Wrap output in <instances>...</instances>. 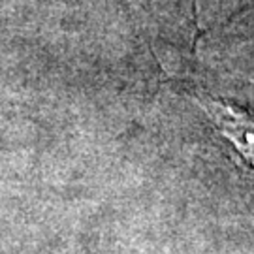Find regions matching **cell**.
I'll use <instances>...</instances> for the list:
<instances>
[{"label":"cell","mask_w":254,"mask_h":254,"mask_svg":"<svg viewBox=\"0 0 254 254\" xmlns=\"http://www.w3.org/2000/svg\"><path fill=\"white\" fill-rule=\"evenodd\" d=\"M196 104L213 123V127L226 141H230L243 162L254 172V117L245 109L207 96H198Z\"/></svg>","instance_id":"1"}]
</instances>
